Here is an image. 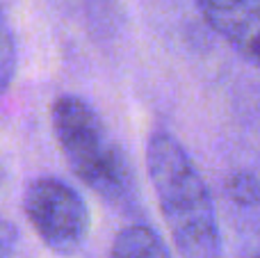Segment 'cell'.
Listing matches in <instances>:
<instances>
[{
    "mask_svg": "<svg viewBox=\"0 0 260 258\" xmlns=\"http://www.w3.org/2000/svg\"><path fill=\"white\" fill-rule=\"evenodd\" d=\"M50 119L71 172L105 204L135 213L139 192L133 165L99 112L78 96H59Z\"/></svg>",
    "mask_w": 260,
    "mask_h": 258,
    "instance_id": "2",
    "label": "cell"
},
{
    "mask_svg": "<svg viewBox=\"0 0 260 258\" xmlns=\"http://www.w3.org/2000/svg\"><path fill=\"white\" fill-rule=\"evenodd\" d=\"M18 245V231L12 222L0 219V258H14Z\"/></svg>",
    "mask_w": 260,
    "mask_h": 258,
    "instance_id": "8",
    "label": "cell"
},
{
    "mask_svg": "<svg viewBox=\"0 0 260 258\" xmlns=\"http://www.w3.org/2000/svg\"><path fill=\"white\" fill-rule=\"evenodd\" d=\"M23 213L50 251L71 256L89 236L91 217L85 199L53 176L35 178L23 195Z\"/></svg>",
    "mask_w": 260,
    "mask_h": 258,
    "instance_id": "3",
    "label": "cell"
},
{
    "mask_svg": "<svg viewBox=\"0 0 260 258\" xmlns=\"http://www.w3.org/2000/svg\"><path fill=\"white\" fill-rule=\"evenodd\" d=\"M206 23L260 69V0H194Z\"/></svg>",
    "mask_w": 260,
    "mask_h": 258,
    "instance_id": "4",
    "label": "cell"
},
{
    "mask_svg": "<svg viewBox=\"0 0 260 258\" xmlns=\"http://www.w3.org/2000/svg\"><path fill=\"white\" fill-rule=\"evenodd\" d=\"M148 176L180 258H221L215 201L189 153L169 133H153Z\"/></svg>",
    "mask_w": 260,
    "mask_h": 258,
    "instance_id": "1",
    "label": "cell"
},
{
    "mask_svg": "<svg viewBox=\"0 0 260 258\" xmlns=\"http://www.w3.org/2000/svg\"><path fill=\"white\" fill-rule=\"evenodd\" d=\"M14 76H16V41L7 16L0 7V94L9 89Z\"/></svg>",
    "mask_w": 260,
    "mask_h": 258,
    "instance_id": "6",
    "label": "cell"
},
{
    "mask_svg": "<svg viewBox=\"0 0 260 258\" xmlns=\"http://www.w3.org/2000/svg\"><path fill=\"white\" fill-rule=\"evenodd\" d=\"M226 195L238 206H256L260 204V181L249 172H238L226 183Z\"/></svg>",
    "mask_w": 260,
    "mask_h": 258,
    "instance_id": "7",
    "label": "cell"
},
{
    "mask_svg": "<svg viewBox=\"0 0 260 258\" xmlns=\"http://www.w3.org/2000/svg\"><path fill=\"white\" fill-rule=\"evenodd\" d=\"M110 258H171L162 238L146 224H128L114 238Z\"/></svg>",
    "mask_w": 260,
    "mask_h": 258,
    "instance_id": "5",
    "label": "cell"
}]
</instances>
